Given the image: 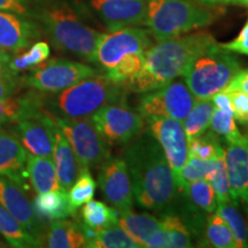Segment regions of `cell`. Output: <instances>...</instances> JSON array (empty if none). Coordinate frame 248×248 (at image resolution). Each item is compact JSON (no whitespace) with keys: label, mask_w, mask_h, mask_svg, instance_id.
Returning a JSON list of instances; mask_svg holds the SVG:
<instances>
[{"label":"cell","mask_w":248,"mask_h":248,"mask_svg":"<svg viewBox=\"0 0 248 248\" xmlns=\"http://www.w3.org/2000/svg\"><path fill=\"white\" fill-rule=\"evenodd\" d=\"M123 160L138 206L160 213L175 202L178 187L172 171L160 144L147 129L126 144Z\"/></svg>","instance_id":"cell-1"},{"label":"cell","mask_w":248,"mask_h":248,"mask_svg":"<svg viewBox=\"0 0 248 248\" xmlns=\"http://www.w3.org/2000/svg\"><path fill=\"white\" fill-rule=\"evenodd\" d=\"M215 43V38L206 31L160 40L146 52L144 66L129 83L128 89L145 93L169 84L183 76L194 57Z\"/></svg>","instance_id":"cell-2"},{"label":"cell","mask_w":248,"mask_h":248,"mask_svg":"<svg viewBox=\"0 0 248 248\" xmlns=\"http://www.w3.org/2000/svg\"><path fill=\"white\" fill-rule=\"evenodd\" d=\"M128 86L119 85L102 73L88 77L75 85L57 92V94L42 97L43 107L49 113L70 119L91 117L101 107L115 102H125Z\"/></svg>","instance_id":"cell-3"},{"label":"cell","mask_w":248,"mask_h":248,"mask_svg":"<svg viewBox=\"0 0 248 248\" xmlns=\"http://www.w3.org/2000/svg\"><path fill=\"white\" fill-rule=\"evenodd\" d=\"M35 17L42 24L55 48L94 63V54L101 33L82 21L64 2H48Z\"/></svg>","instance_id":"cell-4"},{"label":"cell","mask_w":248,"mask_h":248,"mask_svg":"<svg viewBox=\"0 0 248 248\" xmlns=\"http://www.w3.org/2000/svg\"><path fill=\"white\" fill-rule=\"evenodd\" d=\"M215 20V12L194 0H147L144 26L160 42L202 29Z\"/></svg>","instance_id":"cell-5"},{"label":"cell","mask_w":248,"mask_h":248,"mask_svg":"<svg viewBox=\"0 0 248 248\" xmlns=\"http://www.w3.org/2000/svg\"><path fill=\"white\" fill-rule=\"evenodd\" d=\"M240 70L238 58L216 42L193 58L182 77L197 100L212 99Z\"/></svg>","instance_id":"cell-6"},{"label":"cell","mask_w":248,"mask_h":248,"mask_svg":"<svg viewBox=\"0 0 248 248\" xmlns=\"http://www.w3.org/2000/svg\"><path fill=\"white\" fill-rule=\"evenodd\" d=\"M49 114L55 125L66 136L75 152L80 170L101 166L102 162L110 156L108 142L98 131L90 117L70 119Z\"/></svg>","instance_id":"cell-7"},{"label":"cell","mask_w":248,"mask_h":248,"mask_svg":"<svg viewBox=\"0 0 248 248\" xmlns=\"http://www.w3.org/2000/svg\"><path fill=\"white\" fill-rule=\"evenodd\" d=\"M150 31L140 27H126L101 33L94 54V63L108 71L136 54H146L153 45Z\"/></svg>","instance_id":"cell-8"},{"label":"cell","mask_w":248,"mask_h":248,"mask_svg":"<svg viewBox=\"0 0 248 248\" xmlns=\"http://www.w3.org/2000/svg\"><path fill=\"white\" fill-rule=\"evenodd\" d=\"M90 119L108 144H129L145 129V117L125 102L106 105Z\"/></svg>","instance_id":"cell-9"},{"label":"cell","mask_w":248,"mask_h":248,"mask_svg":"<svg viewBox=\"0 0 248 248\" xmlns=\"http://www.w3.org/2000/svg\"><path fill=\"white\" fill-rule=\"evenodd\" d=\"M137 109L144 117H171L185 120L197 99L192 94L184 79H175L162 88L141 93Z\"/></svg>","instance_id":"cell-10"},{"label":"cell","mask_w":248,"mask_h":248,"mask_svg":"<svg viewBox=\"0 0 248 248\" xmlns=\"http://www.w3.org/2000/svg\"><path fill=\"white\" fill-rule=\"evenodd\" d=\"M100 73L82 62L53 59L39 64L26 78V84L45 93H57Z\"/></svg>","instance_id":"cell-11"},{"label":"cell","mask_w":248,"mask_h":248,"mask_svg":"<svg viewBox=\"0 0 248 248\" xmlns=\"http://www.w3.org/2000/svg\"><path fill=\"white\" fill-rule=\"evenodd\" d=\"M145 129L156 139L171 169L176 185L188 157V140L183 122L171 117H145Z\"/></svg>","instance_id":"cell-12"},{"label":"cell","mask_w":248,"mask_h":248,"mask_svg":"<svg viewBox=\"0 0 248 248\" xmlns=\"http://www.w3.org/2000/svg\"><path fill=\"white\" fill-rule=\"evenodd\" d=\"M98 183L105 199L119 213L132 209L133 191L130 173L123 157L110 156L100 166Z\"/></svg>","instance_id":"cell-13"},{"label":"cell","mask_w":248,"mask_h":248,"mask_svg":"<svg viewBox=\"0 0 248 248\" xmlns=\"http://www.w3.org/2000/svg\"><path fill=\"white\" fill-rule=\"evenodd\" d=\"M91 7L109 31L145 24L147 0H91Z\"/></svg>","instance_id":"cell-14"},{"label":"cell","mask_w":248,"mask_h":248,"mask_svg":"<svg viewBox=\"0 0 248 248\" xmlns=\"http://www.w3.org/2000/svg\"><path fill=\"white\" fill-rule=\"evenodd\" d=\"M16 123V136L28 153L52 159L57 125L51 114L45 109L42 115L20 120Z\"/></svg>","instance_id":"cell-15"},{"label":"cell","mask_w":248,"mask_h":248,"mask_svg":"<svg viewBox=\"0 0 248 248\" xmlns=\"http://www.w3.org/2000/svg\"><path fill=\"white\" fill-rule=\"evenodd\" d=\"M0 203L28 232L35 235L43 244L44 234L32 204L30 203L22 188L7 177L0 176Z\"/></svg>","instance_id":"cell-16"},{"label":"cell","mask_w":248,"mask_h":248,"mask_svg":"<svg viewBox=\"0 0 248 248\" xmlns=\"http://www.w3.org/2000/svg\"><path fill=\"white\" fill-rule=\"evenodd\" d=\"M225 166L231 195L234 202L238 201L248 206V139L241 136L239 139L226 144Z\"/></svg>","instance_id":"cell-17"},{"label":"cell","mask_w":248,"mask_h":248,"mask_svg":"<svg viewBox=\"0 0 248 248\" xmlns=\"http://www.w3.org/2000/svg\"><path fill=\"white\" fill-rule=\"evenodd\" d=\"M40 36L36 23L24 16L0 9V49L18 53L28 48Z\"/></svg>","instance_id":"cell-18"},{"label":"cell","mask_w":248,"mask_h":248,"mask_svg":"<svg viewBox=\"0 0 248 248\" xmlns=\"http://www.w3.org/2000/svg\"><path fill=\"white\" fill-rule=\"evenodd\" d=\"M28 153L16 135L0 128V176L23 186Z\"/></svg>","instance_id":"cell-19"},{"label":"cell","mask_w":248,"mask_h":248,"mask_svg":"<svg viewBox=\"0 0 248 248\" xmlns=\"http://www.w3.org/2000/svg\"><path fill=\"white\" fill-rule=\"evenodd\" d=\"M52 161H53L55 172H57L60 190L67 192L78 177L80 166L73 147L70 146L66 136L61 132L58 126H55L54 129V147Z\"/></svg>","instance_id":"cell-20"},{"label":"cell","mask_w":248,"mask_h":248,"mask_svg":"<svg viewBox=\"0 0 248 248\" xmlns=\"http://www.w3.org/2000/svg\"><path fill=\"white\" fill-rule=\"evenodd\" d=\"M45 244L49 248H79L86 246L84 226L75 221L54 219L47 229Z\"/></svg>","instance_id":"cell-21"},{"label":"cell","mask_w":248,"mask_h":248,"mask_svg":"<svg viewBox=\"0 0 248 248\" xmlns=\"http://www.w3.org/2000/svg\"><path fill=\"white\" fill-rule=\"evenodd\" d=\"M33 209L40 218L54 219L67 218L75 215L76 210L71 208L68 194L60 188L45 193H38L33 200Z\"/></svg>","instance_id":"cell-22"},{"label":"cell","mask_w":248,"mask_h":248,"mask_svg":"<svg viewBox=\"0 0 248 248\" xmlns=\"http://www.w3.org/2000/svg\"><path fill=\"white\" fill-rule=\"evenodd\" d=\"M119 224L140 247H145L148 238L161 228V219L151 214L135 213L132 209L119 213Z\"/></svg>","instance_id":"cell-23"},{"label":"cell","mask_w":248,"mask_h":248,"mask_svg":"<svg viewBox=\"0 0 248 248\" xmlns=\"http://www.w3.org/2000/svg\"><path fill=\"white\" fill-rule=\"evenodd\" d=\"M28 178L37 193L60 188L52 159L28 154L27 157Z\"/></svg>","instance_id":"cell-24"},{"label":"cell","mask_w":248,"mask_h":248,"mask_svg":"<svg viewBox=\"0 0 248 248\" xmlns=\"http://www.w3.org/2000/svg\"><path fill=\"white\" fill-rule=\"evenodd\" d=\"M198 246L215 248H237L231 229L217 213L207 216L202 234L198 240Z\"/></svg>","instance_id":"cell-25"},{"label":"cell","mask_w":248,"mask_h":248,"mask_svg":"<svg viewBox=\"0 0 248 248\" xmlns=\"http://www.w3.org/2000/svg\"><path fill=\"white\" fill-rule=\"evenodd\" d=\"M161 214V228L167 237L168 248L193 247V237L177 213L172 208H166Z\"/></svg>","instance_id":"cell-26"},{"label":"cell","mask_w":248,"mask_h":248,"mask_svg":"<svg viewBox=\"0 0 248 248\" xmlns=\"http://www.w3.org/2000/svg\"><path fill=\"white\" fill-rule=\"evenodd\" d=\"M0 234L12 247L30 248L42 246V241L28 232L1 203H0Z\"/></svg>","instance_id":"cell-27"},{"label":"cell","mask_w":248,"mask_h":248,"mask_svg":"<svg viewBox=\"0 0 248 248\" xmlns=\"http://www.w3.org/2000/svg\"><path fill=\"white\" fill-rule=\"evenodd\" d=\"M215 110V105L212 99H199L195 100L193 107L183 121L185 133L187 136V140L199 137L203 135L207 130H209L210 120Z\"/></svg>","instance_id":"cell-28"},{"label":"cell","mask_w":248,"mask_h":248,"mask_svg":"<svg viewBox=\"0 0 248 248\" xmlns=\"http://www.w3.org/2000/svg\"><path fill=\"white\" fill-rule=\"evenodd\" d=\"M83 224L91 230H100L119 224V212L102 201H89L82 209Z\"/></svg>","instance_id":"cell-29"},{"label":"cell","mask_w":248,"mask_h":248,"mask_svg":"<svg viewBox=\"0 0 248 248\" xmlns=\"http://www.w3.org/2000/svg\"><path fill=\"white\" fill-rule=\"evenodd\" d=\"M89 248H139L120 224L108 226L94 231V235L86 243Z\"/></svg>","instance_id":"cell-30"},{"label":"cell","mask_w":248,"mask_h":248,"mask_svg":"<svg viewBox=\"0 0 248 248\" xmlns=\"http://www.w3.org/2000/svg\"><path fill=\"white\" fill-rule=\"evenodd\" d=\"M178 193L184 195L191 203H193L195 207H198L207 214L215 212L217 204H218L215 191H214L210 183L206 179L190 183Z\"/></svg>","instance_id":"cell-31"},{"label":"cell","mask_w":248,"mask_h":248,"mask_svg":"<svg viewBox=\"0 0 248 248\" xmlns=\"http://www.w3.org/2000/svg\"><path fill=\"white\" fill-rule=\"evenodd\" d=\"M215 213L218 214L231 229L237 247H248V228L243 215L237 208V202H221L217 204Z\"/></svg>","instance_id":"cell-32"},{"label":"cell","mask_w":248,"mask_h":248,"mask_svg":"<svg viewBox=\"0 0 248 248\" xmlns=\"http://www.w3.org/2000/svg\"><path fill=\"white\" fill-rule=\"evenodd\" d=\"M222 139L212 130H207L203 135L188 140V156H195L202 160H213L224 156L225 148Z\"/></svg>","instance_id":"cell-33"},{"label":"cell","mask_w":248,"mask_h":248,"mask_svg":"<svg viewBox=\"0 0 248 248\" xmlns=\"http://www.w3.org/2000/svg\"><path fill=\"white\" fill-rule=\"evenodd\" d=\"M49 53H51V49L47 43L37 42L31 46L29 51L11 59L8 62V70L12 74H16L22 70L36 69L39 64L47 61Z\"/></svg>","instance_id":"cell-34"},{"label":"cell","mask_w":248,"mask_h":248,"mask_svg":"<svg viewBox=\"0 0 248 248\" xmlns=\"http://www.w3.org/2000/svg\"><path fill=\"white\" fill-rule=\"evenodd\" d=\"M95 188H97V184L90 173V169L80 170L78 177L76 178L67 193L71 208L77 210L83 204L91 201L94 197Z\"/></svg>","instance_id":"cell-35"},{"label":"cell","mask_w":248,"mask_h":248,"mask_svg":"<svg viewBox=\"0 0 248 248\" xmlns=\"http://www.w3.org/2000/svg\"><path fill=\"white\" fill-rule=\"evenodd\" d=\"M214 166H215V159L202 160L195 156H188L185 164L183 166L181 173H179L177 182L178 192L192 182L207 179L209 173L212 172Z\"/></svg>","instance_id":"cell-36"},{"label":"cell","mask_w":248,"mask_h":248,"mask_svg":"<svg viewBox=\"0 0 248 248\" xmlns=\"http://www.w3.org/2000/svg\"><path fill=\"white\" fill-rule=\"evenodd\" d=\"M206 181H208L214 188L216 194L217 202H230L233 201L231 195V187L229 183L228 172H226L225 159L224 156H218L215 159V166L207 177ZM234 202V201H233Z\"/></svg>","instance_id":"cell-37"},{"label":"cell","mask_w":248,"mask_h":248,"mask_svg":"<svg viewBox=\"0 0 248 248\" xmlns=\"http://www.w3.org/2000/svg\"><path fill=\"white\" fill-rule=\"evenodd\" d=\"M209 130H212L215 135L218 136L226 144L237 140V139H239L243 136L239 129H238L237 124H235L234 116L231 115V114L225 113V111L217 109L216 107L212 115V120H210Z\"/></svg>","instance_id":"cell-38"},{"label":"cell","mask_w":248,"mask_h":248,"mask_svg":"<svg viewBox=\"0 0 248 248\" xmlns=\"http://www.w3.org/2000/svg\"><path fill=\"white\" fill-rule=\"evenodd\" d=\"M53 0H0V9L21 15L35 16L39 9Z\"/></svg>","instance_id":"cell-39"},{"label":"cell","mask_w":248,"mask_h":248,"mask_svg":"<svg viewBox=\"0 0 248 248\" xmlns=\"http://www.w3.org/2000/svg\"><path fill=\"white\" fill-rule=\"evenodd\" d=\"M233 108V116L241 124H246L248 119V94L241 91L229 92Z\"/></svg>","instance_id":"cell-40"},{"label":"cell","mask_w":248,"mask_h":248,"mask_svg":"<svg viewBox=\"0 0 248 248\" xmlns=\"http://www.w3.org/2000/svg\"><path fill=\"white\" fill-rule=\"evenodd\" d=\"M226 51L232 52V53H239L243 55H248V16L246 23L241 28L240 32L234 39L230 40L228 43H222L219 44Z\"/></svg>","instance_id":"cell-41"},{"label":"cell","mask_w":248,"mask_h":248,"mask_svg":"<svg viewBox=\"0 0 248 248\" xmlns=\"http://www.w3.org/2000/svg\"><path fill=\"white\" fill-rule=\"evenodd\" d=\"M223 91H241L248 94V69H241Z\"/></svg>","instance_id":"cell-42"},{"label":"cell","mask_w":248,"mask_h":248,"mask_svg":"<svg viewBox=\"0 0 248 248\" xmlns=\"http://www.w3.org/2000/svg\"><path fill=\"white\" fill-rule=\"evenodd\" d=\"M17 89V82L11 71L0 77V99L11 97Z\"/></svg>","instance_id":"cell-43"},{"label":"cell","mask_w":248,"mask_h":248,"mask_svg":"<svg viewBox=\"0 0 248 248\" xmlns=\"http://www.w3.org/2000/svg\"><path fill=\"white\" fill-rule=\"evenodd\" d=\"M212 101L213 104L215 105L217 109L225 111V113L233 115V108H232V102H231V98H230V94H229V92L221 91L216 93V94L212 98Z\"/></svg>","instance_id":"cell-44"},{"label":"cell","mask_w":248,"mask_h":248,"mask_svg":"<svg viewBox=\"0 0 248 248\" xmlns=\"http://www.w3.org/2000/svg\"><path fill=\"white\" fill-rule=\"evenodd\" d=\"M145 247L147 248H164L167 247V237L162 228L156 230L153 234L148 238V240L145 244Z\"/></svg>","instance_id":"cell-45"},{"label":"cell","mask_w":248,"mask_h":248,"mask_svg":"<svg viewBox=\"0 0 248 248\" xmlns=\"http://www.w3.org/2000/svg\"><path fill=\"white\" fill-rule=\"evenodd\" d=\"M11 60V55L7 52L0 49V77L8 73V62Z\"/></svg>","instance_id":"cell-46"},{"label":"cell","mask_w":248,"mask_h":248,"mask_svg":"<svg viewBox=\"0 0 248 248\" xmlns=\"http://www.w3.org/2000/svg\"><path fill=\"white\" fill-rule=\"evenodd\" d=\"M200 4L214 7V6H223V5H237L238 0H197Z\"/></svg>","instance_id":"cell-47"},{"label":"cell","mask_w":248,"mask_h":248,"mask_svg":"<svg viewBox=\"0 0 248 248\" xmlns=\"http://www.w3.org/2000/svg\"><path fill=\"white\" fill-rule=\"evenodd\" d=\"M237 5H241V6H246L248 7V0H238Z\"/></svg>","instance_id":"cell-48"},{"label":"cell","mask_w":248,"mask_h":248,"mask_svg":"<svg viewBox=\"0 0 248 248\" xmlns=\"http://www.w3.org/2000/svg\"><path fill=\"white\" fill-rule=\"evenodd\" d=\"M2 246H4V245H2V241L0 240V247H2Z\"/></svg>","instance_id":"cell-49"},{"label":"cell","mask_w":248,"mask_h":248,"mask_svg":"<svg viewBox=\"0 0 248 248\" xmlns=\"http://www.w3.org/2000/svg\"><path fill=\"white\" fill-rule=\"evenodd\" d=\"M246 210H247V214H248V206H246Z\"/></svg>","instance_id":"cell-50"},{"label":"cell","mask_w":248,"mask_h":248,"mask_svg":"<svg viewBox=\"0 0 248 248\" xmlns=\"http://www.w3.org/2000/svg\"><path fill=\"white\" fill-rule=\"evenodd\" d=\"M246 138H247V139H248V135H246Z\"/></svg>","instance_id":"cell-51"},{"label":"cell","mask_w":248,"mask_h":248,"mask_svg":"<svg viewBox=\"0 0 248 248\" xmlns=\"http://www.w3.org/2000/svg\"><path fill=\"white\" fill-rule=\"evenodd\" d=\"M0 128H1V124H0Z\"/></svg>","instance_id":"cell-52"}]
</instances>
